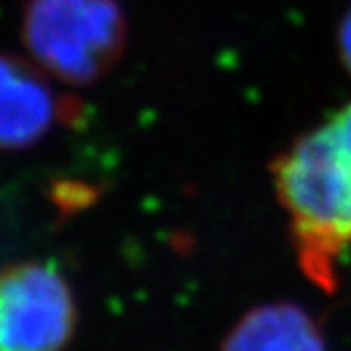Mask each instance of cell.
Returning a JSON list of instances; mask_svg holds the SVG:
<instances>
[{
    "instance_id": "obj_4",
    "label": "cell",
    "mask_w": 351,
    "mask_h": 351,
    "mask_svg": "<svg viewBox=\"0 0 351 351\" xmlns=\"http://www.w3.org/2000/svg\"><path fill=\"white\" fill-rule=\"evenodd\" d=\"M83 119V102L51 85L40 66L0 53V150H23Z\"/></svg>"
},
{
    "instance_id": "obj_3",
    "label": "cell",
    "mask_w": 351,
    "mask_h": 351,
    "mask_svg": "<svg viewBox=\"0 0 351 351\" xmlns=\"http://www.w3.org/2000/svg\"><path fill=\"white\" fill-rule=\"evenodd\" d=\"M77 328V303L45 263L0 269V351H64Z\"/></svg>"
},
{
    "instance_id": "obj_6",
    "label": "cell",
    "mask_w": 351,
    "mask_h": 351,
    "mask_svg": "<svg viewBox=\"0 0 351 351\" xmlns=\"http://www.w3.org/2000/svg\"><path fill=\"white\" fill-rule=\"evenodd\" d=\"M337 51L343 68L351 74V5L339 19L337 26Z\"/></svg>"
},
{
    "instance_id": "obj_7",
    "label": "cell",
    "mask_w": 351,
    "mask_h": 351,
    "mask_svg": "<svg viewBox=\"0 0 351 351\" xmlns=\"http://www.w3.org/2000/svg\"><path fill=\"white\" fill-rule=\"evenodd\" d=\"M58 197H60V206L62 208H70V206H85V202H87V197H93L95 195V191H89L85 184H72V182H64L60 189H58V193H56Z\"/></svg>"
},
{
    "instance_id": "obj_1",
    "label": "cell",
    "mask_w": 351,
    "mask_h": 351,
    "mask_svg": "<svg viewBox=\"0 0 351 351\" xmlns=\"http://www.w3.org/2000/svg\"><path fill=\"white\" fill-rule=\"evenodd\" d=\"M271 171L303 271L330 290L351 241V102L294 140Z\"/></svg>"
},
{
    "instance_id": "obj_2",
    "label": "cell",
    "mask_w": 351,
    "mask_h": 351,
    "mask_svg": "<svg viewBox=\"0 0 351 351\" xmlns=\"http://www.w3.org/2000/svg\"><path fill=\"white\" fill-rule=\"evenodd\" d=\"M21 40L49 77L83 87L104 79L121 62L128 17L117 0H28Z\"/></svg>"
},
{
    "instance_id": "obj_5",
    "label": "cell",
    "mask_w": 351,
    "mask_h": 351,
    "mask_svg": "<svg viewBox=\"0 0 351 351\" xmlns=\"http://www.w3.org/2000/svg\"><path fill=\"white\" fill-rule=\"evenodd\" d=\"M220 351H326L315 319L298 305L271 303L247 311Z\"/></svg>"
}]
</instances>
